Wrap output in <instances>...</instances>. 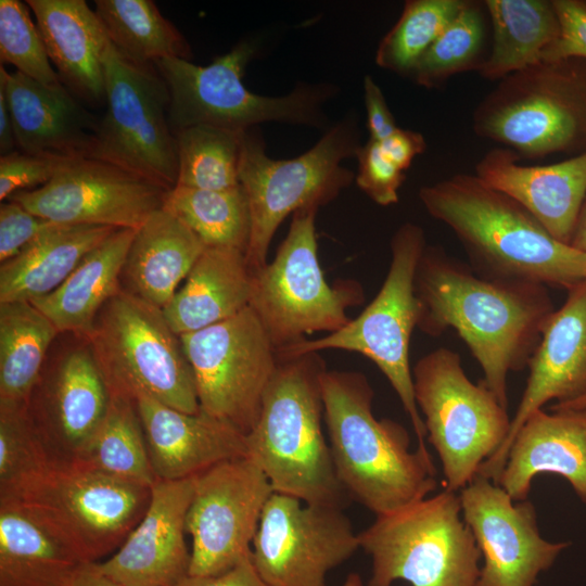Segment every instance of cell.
<instances>
[{
    "label": "cell",
    "instance_id": "4dcf8cb0",
    "mask_svg": "<svg viewBox=\"0 0 586 586\" xmlns=\"http://www.w3.org/2000/svg\"><path fill=\"white\" fill-rule=\"evenodd\" d=\"M137 229H116L50 294L30 302L59 333L88 339L100 310L122 290L120 277Z\"/></svg>",
    "mask_w": 586,
    "mask_h": 586
},
{
    "label": "cell",
    "instance_id": "f6af8a7d",
    "mask_svg": "<svg viewBox=\"0 0 586 586\" xmlns=\"http://www.w3.org/2000/svg\"><path fill=\"white\" fill-rule=\"evenodd\" d=\"M55 222L43 219L17 202L0 204V262L4 263L30 244Z\"/></svg>",
    "mask_w": 586,
    "mask_h": 586
},
{
    "label": "cell",
    "instance_id": "ac0fdd59",
    "mask_svg": "<svg viewBox=\"0 0 586 586\" xmlns=\"http://www.w3.org/2000/svg\"><path fill=\"white\" fill-rule=\"evenodd\" d=\"M167 192L114 164L78 157L44 186L8 200L55 224L138 229L163 207Z\"/></svg>",
    "mask_w": 586,
    "mask_h": 586
},
{
    "label": "cell",
    "instance_id": "7402d4cb",
    "mask_svg": "<svg viewBox=\"0 0 586 586\" xmlns=\"http://www.w3.org/2000/svg\"><path fill=\"white\" fill-rule=\"evenodd\" d=\"M194 476L156 480L149 506L117 552L99 569L123 586H177L189 576L186 517Z\"/></svg>",
    "mask_w": 586,
    "mask_h": 586
},
{
    "label": "cell",
    "instance_id": "484cf974",
    "mask_svg": "<svg viewBox=\"0 0 586 586\" xmlns=\"http://www.w3.org/2000/svg\"><path fill=\"white\" fill-rule=\"evenodd\" d=\"M534 411L514 435L498 481L514 501L526 500L543 472L564 477L586 504V409Z\"/></svg>",
    "mask_w": 586,
    "mask_h": 586
},
{
    "label": "cell",
    "instance_id": "d590c367",
    "mask_svg": "<svg viewBox=\"0 0 586 586\" xmlns=\"http://www.w3.org/2000/svg\"><path fill=\"white\" fill-rule=\"evenodd\" d=\"M110 395L103 421L71 463L151 487L156 477L136 402L123 394Z\"/></svg>",
    "mask_w": 586,
    "mask_h": 586
},
{
    "label": "cell",
    "instance_id": "f907efd6",
    "mask_svg": "<svg viewBox=\"0 0 586 586\" xmlns=\"http://www.w3.org/2000/svg\"><path fill=\"white\" fill-rule=\"evenodd\" d=\"M60 586H123L105 575L97 562H81L61 583Z\"/></svg>",
    "mask_w": 586,
    "mask_h": 586
},
{
    "label": "cell",
    "instance_id": "6da1fadb",
    "mask_svg": "<svg viewBox=\"0 0 586 586\" xmlns=\"http://www.w3.org/2000/svg\"><path fill=\"white\" fill-rule=\"evenodd\" d=\"M415 292L417 328L430 336L454 329L481 366V382L508 408V374L527 368L555 310L547 285L487 279L443 247L426 245Z\"/></svg>",
    "mask_w": 586,
    "mask_h": 586
},
{
    "label": "cell",
    "instance_id": "1f68e13d",
    "mask_svg": "<svg viewBox=\"0 0 586 586\" xmlns=\"http://www.w3.org/2000/svg\"><path fill=\"white\" fill-rule=\"evenodd\" d=\"M116 229L53 225L16 256L1 263L0 303L33 302L50 294Z\"/></svg>",
    "mask_w": 586,
    "mask_h": 586
},
{
    "label": "cell",
    "instance_id": "d4e9b609",
    "mask_svg": "<svg viewBox=\"0 0 586 586\" xmlns=\"http://www.w3.org/2000/svg\"><path fill=\"white\" fill-rule=\"evenodd\" d=\"M507 148L488 151L475 176L526 208L558 241L569 244L586 198V152L550 165H523Z\"/></svg>",
    "mask_w": 586,
    "mask_h": 586
},
{
    "label": "cell",
    "instance_id": "9c48e42d",
    "mask_svg": "<svg viewBox=\"0 0 586 586\" xmlns=\"http://www.w3.org/2000/svg\"><path fill=\"white\" fill-rule=\"evenodd\" d=\"M426 247L424 230L403 224L391 240V264L384 282L371 303L342 329L314 340H303L277 351L279 357H293L323 349L359 353L385 375L408 415L418 441L425 446L426 430L418 409L412 370L409 364L410 339L419 320L415 276Z\"/></svg>",
    "mask_w": 586,
    "mask_h": 586
},
{
    "label": "cell",
    "instance_id": "2e32d148",
    "mask_svg": "<svg viewBox=\"0 0 586 586\" xmlns=\"http://www.w3.org/2000/svg\"><path fill=\"white\" fill-rule=\"evenodd\" d=\"M273 489L247 456L220 461L194 476L186 532L189 575L222 574L252 557L263 510Z\"/></svg>",
    "mask_w": 586,
    "mask_h": 586
},
{
    "label": "cell",
    "instance_id": "ffe728a7",
    "mask_svg": "<svg viewBox=\"0 0 586 586\" xmlns=\"http://www.w3.org/2000/svg\"><path fill=\"white\" fill-rule=\"evenodd\" d=\"M110 400L87 339L44 365L27 411L54 463L77 458L103 421Z\"/></svg>",
    "mask_w": 586,
    "mask_h": 586
},
{
    "label": "cell",
    "instance_id": "83f0119b",
    "mask_svg": "<svg viewBox=\"0 0 586 586\" xmlns=\"http://www.w3.org/2000/svg\"><path fill=\"white\" fill-rule=\"evenodd\" d=\"M86 562L71 537L34 506L0 500V586H60Z\"/></svg>",
    "mask_w": 586,
    "mask_h": 586
},
{
    "label": "cell",
    "instance_id": "f35d334b",
    "mask_svg": "<svg viewBox=\"0 0 586 586\" xmlns=\"http://www.w3.org/2000/svg\"><path fill=\"white\" fill-rule=\"evenodd\" d=\"M463 0H409L380 41L378 66L410 76L416 64L462 9Z\"/></svg>",
    "mask_w": 586,
    "mask_h": 586
},
{
    "label": "cell",
    "instance_id": "7dc6e473",
    "mask_svg": "<svg viewBox=\"0 0 586 586\" xmlns=\"http://www.w3.org/2000/svg\"><path fill=\"white\" fill-rule=\"evenodd\" d=\"M364 97L370 140L381 141L398 127L381 88L370 75H366L364 78Z\"/></svg>",
    "mask_w": 586,
    "mask_h": 586
},
{
    "label": "cell",
    "instance_id": "5b68a950",
    "mask_svg": "<svg viewBox=\"0 0 586 586\" xmlns=\"http://www.w3.org/2000/svg\"><path fill=\"white\" fill-rule=\"evenodd\" d=\"M254 55L255 46L242 40L208 65L183 59L156 61L153 65L168 90L173 132L195 125L244 132L266 122L324 127L322 106L335 87L302 84L281 97L254 93L242 80Z\"/></svg>",
    "mask_w": 586,
    "mask_h": 586
},
{
    "label": "cell",
    "instance_id": "277c9868",
    "mask_svg": "<svg viewBox=\"0 0 586 586\" xmlns=\"http://www.w3.org/2000/svg\"><path fill=\"white\" fill-rule=\"evenodd\" d=\"M324 370L318 353L279 357L258 419L245 435L246 456L266 474L275 493L344 509L351 499L337 480L322 430Z\"/></svg>",
    "mask_w": 586,
    "mask_h": 586
},
{
    "label": "cell",
    "instance_id": "ab89813d",
    "mask_svg": "<svg viewBox=\"0 0 586 586\" xmlns=\"http://www.w3.org/2000/svg\"><path fill=\"white\" fill-rule=\"evenodd\" d=\"M484 22L480 4L466 1L416 64L410 75L413 81L425 88H436L456 74L479 72L485 61Z\"/></svg>",
    "mask_w": 586,
    "mask_h": 586
},
{
    "label": "cell",
    "instance_id": "ba28073f",
    "mask_svg": "<svg viewBox=\"0 0 586 586\" xmlns=\"http://www.w3.org/2000/svg\"><path fill=\"white\" fill-rule=\"evenodd\" d=\"M360 145L354 116L328 127L313 148L291 160L270 158L257 130L244 132L240 183L251 213V237L245 253L251 271L267 264L271 240L290 214L307 207L319 208L352 183L354 173L341 163L356 156Z\"/></svg>",
    "mask_w": 586,
    "mask_h": 586
},
{
    "label": "cell",
    "instance_id": "cb8c5ba5",
    "mask_svg": "<svg viewBox=\"0 0 586 586\" xmlns=\"http://www.w3.org/2000/svg\"><path fill=\"white\" fill-rule=\"evenodd\" d=\"M0 88L12 117L17 150L89 157L99 119L62 84L44 85L0 66Z\"/></svg>",
    "mask_w": 586,
    "mask_h": 586
},
{
    "label": "cell",
    "instance_id": "f546056e",
    "mask_svg": "<svg viewBox=\"0 0 586 586\" xmlns=\"http://www.w3.org/2000/svg\"><path fill=\"white\" fill-rule=\"evenodd\" d=\"M251 291L244 252L206 247L162 310L171 330L181 335L235 316L250 305Z\"/></svg>",
    "mask_w": 586,
    "mask_h": 586
},
{
    "label": "cell",
    "instance_id": "f1b7e54d",
    "mask_svg": "<svg viewBox=\"0 0 586 586\" xmlns=\"http://www.w3.org/2000/svg\"><path fill=\"white\" fill-rule=\"evenodd\" d=\"M205 249L188 226L162 207L136 230L122 289L163 309Z\"/></svg>",
    "mask_w": 586,
    "mask_h": 586
},
{
    "label": "cell",
    "instance_id": "836d02e7",
    "mask_svg": "<svg viewBox=\"0 0 586 586\" xmlns=\"http://www.w3.org/2000/svg\"><path fill=\"white\" fill-rule=\"evenodd\" d=\"M58 334L30 302L0 303V402L27 404Z\"/></svg>",
    "mask_w": 586,
    "mask_h": 586
},
{
    "label": "cell",
    "instance_id": "d6986e66",
    "mask_svg": "<svg viewBox=\"0 0 586 586\" xmlns=\"http://www.w3.org/2000/svg\"><path fill=\"white\" fill-rule=\"evenodd\" d=\"M462 517L484 559L475 586H534L570 544L543 538L530 500L476 474L459 491Z\"/></svg>",
    "mask_w": 586,
    "mask_h": 586
},
{
    "label": "cell",
    "instance_id": "60d3db41",
    "mask_svg": "<svg viewBox=\"0 0 586 586\" xmlns=\"http://www.w3.org/2000/svg\"><path fill=\"white\" fill-rule=\"evenodd\" d=\"M53 463L27 404L0 402V500L16 499Z\"/></svg>",
    "mask_w": 586,
    "mask_h": 586
},
{
    "label": "cell",
    "instance_id": "52a82bcc",
    "mask_svg": "<svg viewBox=\"0 0 586 586\" xmlns=\"http://www.w3.org/2000/svg\"><path fill=\"white\" fill-rule=\"evenodd\" d=\"M461 513L459 494L444 488L375 515L357 534L372 562L367 586H475L482 555Z\"/></svg>",
    "mask_w": 586,
    "mask_h": 586
},
{
    "label": "cell",
    "instance_id": "8992f818",
    "mask_svg": "<svg viewBox=\"0 0 586 586\" xmlns=\"http://www.w3.org/2000/svg\"><path fill=\"white\" fill-rule=\"evenodd\" d=\"M472 126L519 157L586 152V61H542L504 77L475 107Z\"/></svg>",
    "mask_w": 586,
    "mask_h": 586
},
{
    "label": "cell",
    "instance_id": "603a6c76",
    "mask_svg": "<svg viewBox=\"0 0 586 586\" xmlns=\"http://www.w3.org/2000/svg\"><path fill=\"white\" fill-rule=\"evenodd\" d=\"M156 480L193 477L225 460L247 455L245 434L200 410L188 413L150 396L135 397Z\"/></svg>",
    "mask_w": 586,
    "mask_h": 586
},
{
    "label": "cell",
    "instance_id": "c3c4849f",
    "mask_svg": "<svg viewBox=\"0 0 586 586\" xmlns=\"http://www.w3.org/2000/svg\"><path fill=\"white\" fill-rule=\"evenodd\" d=\"M377 142L382 153L403 171H406L415 157L422 154L426 148L422 133L399 127L392 135Z\"/></svg>",
    "mask_w": 586,
    "mask_h": 586
},
{
    "label": "cell",
    "instance_id": "8fae6325",
    "mask_svg": "<svg viewBox=\"0 0 586 586\" xmlns=\"http://www.w3.org/2000/svg\"><path fill=\"white\" fill-rule=\"evenodd\" d=\"M413 392L428 442L436 450L445 488L458 492L477 474L506 441L511 425L507 408L481 381L464 373L460 355L438 347L412 369Z\"/></svg>",
    "mask_w": 586,
    "mask_h": 586
},
{
    "label": "cell",
    "instance_id": "9a60e30c",
    "mask_svg": "<svg viewBox=\"0 0 586 586\" xmlns=\"http://www.w3.org/2000/svg\"><path fill=\"white\" fill-rule=\"evenodd\" d=\"M150 498V486L76 463H53L10 500L34 506L71 537L86 562H95L123 545Z\"/></svg>",
    "mask_w": 586,
    "mask_h": 586
},
{
    "label": "cell",
    "instance_id": "8d00e7d4",
    "mask_svg": "<svg viewBox=\"0 0 586 586\" xmlns=\"http://www.w3.org/2000/svg\"><path fill=\"white\" fill-rule=\"evenodd\" d=\"M163 207L188 226L206 247L235 249L246 253L251 213L244 188L225 190L176 186Z\"/></svg>",
    "mask_w": 586,
    "mask_h": 586
},
{
    "label": "cell",
    "instance_id": "3957f363",
    "mask_svg": "<svg viewBox=\"0 0 586 586\" xmlns=\"http://www.w3.org/2000/svg\"><path fill=\"white\" fill-rule=\"evenodd\" d=\"M320 384L334 470L351 500L380 515L435 491L430 453L412 451L400 423L375 418L374 393L365 374L326 369Z\"/></svg>",
    "mask_w": 586,
    "mask_h": 586
},
{
    "label": "cell",
    "instance_id": "74e56055",
    "mask_svg": "<svg viewBox=\"0 0 586 586\" xmlns=\"http://www.w3.org/2000/svg\"><path fill=\"white\" fill-rule=\"evenodd\" d=\"M244 132L208 125L190 126L174 132L178 166L176 186L206 190L239 186Z\"/></svg>",
    "mask_w": 586,
    "mask_h": 586
},
{
    "label": "cell",
    "instance_id": "f5cc1de1",
    "mask_svg": "<svg viewBox=\"0 0 586 586\" xmlns=\"http://www.w3.org/2000/svg\"><path fill=\"white\" fill-rule=\"evenodd\" d=\"M570 245L577 251L586 253V198L578 213Z\"/></svg>",
    "mask_w": 586,
    "mask_h": 586
},
{
    "label": "cell",
    "instance_id": "11a10c76",
    "mask_svg": "<svg viewBox=\"0 0 586 586\" xmlns=\"http://www.w3.org/2000/svg\"><path fill=\"white\" fill-rule=\"evenodd\" d=\"M342 586H362V579L357 573H349Z\"/></svg>",
    "mask_w": 586,
    "mask_h": 586
},
{
    "label": "cell",
    "instance_id": "d6a6232c",
    "mask_svg": "<svg viewBox=\"0 0 586 586\" xmlns=\"http://www.w3.org/2000/svg\"><path fill=\"white\" fill-rule=\"evenodd\" d=\"M484 3L493 41L479 74L489 80H500L542 62L560 31L552 1L486 0Z\"/></svg>",
    "mask_w": 586,
    "mask_h": 586
},
{
    "label": "cell",
    "instance_id": "bcb514c9",
    "mask_svg": "<svg viewBox=\"0 0 586 586\" xmlns=\"http://www.w3.org/2000/svg\"><path fill=\"white\" fill-rule=\"evenodd\" d=\"M560 25L559 36L545 51L543 61H586V1L552 0Z\"/></svg>",
    "mask_w": 586,
    "mask_h": 586
},
{
    "label": "cell",
    "instance_id": "ee69618b",
    "mask_svg": "<svg viewBox=\"0 0 586 586\" xmlns=\"http://www.w3.org/2000/svg\"><path fill=\"white\" fill-rule=\"evenodd\" d=\"M356 183L374 203L388 206L398 202V191L406 179L405 171L392 163L377 141L360 145L356 153Z\"/></svg>",
    "mask_w": 586,
    "mask_h": 586
},
{
    "label": "cell",
    "instance_id": "30bf717a",
    "mask_svg": "<svg viewBox=\"0 0 586 586\" xmlns=\"http://www.w3.org/2000/svg\"><path fill=\"white\" fill-rule=\"evenodd\" d=\"M111 393L143 394L177 410H201L180 336L163 310L123 289L100 310L89 337Z\"/></svg>",
    "mask_w": 586,
    "mask_h": 586
},
{
    "label": "cell",
    "instance_id": "681fc988",
    "mask_svg": "<svg viewBox=\"0 0 586 586\" xmlns=\"http://www.w3.org/2000/svg\"><path fill=\"white\" fill-rule=\"evenodd\" d=\"M177 586H268L258 575L252 557L218 575H189Z\"/></svg>",
    "mask_w": 586,
    "mask_h": 586
},
{
    "label": "cell",
    "instance_id": "e575fe53",
    "mask_svg": "<svg viewBox=\"0 0 586 586\" xmlns=\"http://www.w3.org/2000/svg\"><path fill=\"white\" fill-rule=\"evenodd\" d=\"M94 12L111 43L126 59L154 64L163 59L191 61L186 37L152 0H95Z\"/></svg>",
    "mask_w": 586,
    "mask_h": 586
},
{
    "label": "cell",
    "instance_id": "db71d44e",
    "mask_svg": "<svg viewBox=\"0 0 586 586\" xmlns=\"http://www.w3.org/2000/svg\"><path fill=\"white\" fill-rule=\"evenodd\" d=\"M550 410H557V409H586V396L579 398V399H576L572 403H569V404H565V405H561V406H556V405H552L550 406L549 408Z\"/></svg>",
    "mask_w": 586,
    "mask_h": 586
},
{
    "label": "cell",
    "instance_id": "7c38bea8",
    "mask_svg": "<svg viewBox=\"0 0 586 586\" xmlns=\"http://www.w3.org/2000/svg\"><path fill=\"white\" fill-rule=\"evenodd\" d=\"M317 212L318 207L295 212L275 258L252 271L249 306L277 351L308 334L342 329L352 319L347 309L364 301L358 282L330 285L324 279L318 257Z\"/></svg>",
    "mask_w": 586,
    "mask_h": 586
},
{
    "label": "cell",
    "instance_id": "816d5d0a",
    "mask_svg": "<svg viewBox=\"0 0 586 586\" xmlns=\"http://www.w3.org/2000/svg\"><path fill=\"white\" fill-rule=\"evenodd\" d=\"M17 150L13 123L4 91L0 88V154Z\"/></svg>",
    "mask_w": 586,
    "mask_h": 586
},
{
    "label": "cell",
    "instance_id": "4316f807",
    "mask_svg": "<svg viewBox=\"0 0 586 586\" xmlns=\"http://www.w3.org/2000/svg\"><path fill=\"white\" fill-rule=\"evenodd\" d=\"M61 82L89 105L105 104L106 30L85 0H27Z\"/></svg>",
    "mask_w": 586,
    "mask_h": 586
},
{
    "label": "cell",
    "instance_id": "44dd1931",
    "mask_svg": "<svg viewBox=\"0 0 586 586\" xmlns=\"http://www.w3.org/2000/svg\"><path fill=\"white\" fill-rule=\"evenodd\" d=\"M566 291L565 302L550 315L528 361L526 385L511 418L509 434L479 469L477 474L495 484L514 435L534 411L551 400L561 406L586 396V279Z\"/></svg>",
    "mask_w": 586,
    "mask_h": 586
},
{
    "label": "cell",
    "instance_id": "5bb4252c",
    "mask_svg": "<svg viewBox=\"0 0 586 586\" xmlns=\"http://www.w3.org/2000/svg\"><path fill=\"white\" fill-rule=\"evenodd\" d=\"M179 336L201 410L246 435L279 362L256 314L247 306L227 320Z\"/></svg>",
    "mask_w": 586,
    "mask_h": 586
},
{
    "label": "cell",
    "instance_id": "4fadbf2b",
    "mask_svg": "<svg viewBox=\"0 0 586 586\" xmlns=\"http://www.w3.org/2000/svg\"><path fill=\"white\" fill-rule=\"evenodd\" d=\"M105 105L89 157L170 190L177 183L167 87L153 64L135 63L112 43L104 54Z\"/></svg>",
    "mask_w": 586,
    "mask_h": 586
},
{
    "label": "cell",
    "instance_id": "7a4b0ae2",
    "mask_svg": "<svg viewBox=\"0 0 586 586\" xmlns=\"http://www.w3.org/2000/svg\"><path fill=\"white\" fill-rule=\"evenodd\" d=\"M419 199L455 233L481 277L565 290L586 279V253L556 240L520 203L475 175L424 186Z\"/></svg>",
    "mask_w": 586,
    "mask_h": 586
},
{
    "label": "cell",
    "instance_id": "e0dca14e",
    "mask_svg": "<svg viewBox=\"0 0 586 586\" xmlns=\"http://www.w3.org/2000/svg\"><path fill=\"white\" fill-rule=\"evenodd\" d=\"M358 548L343 509L273 492L252 544V560L268 586H324L327 573Z\"/></svg>",
    "mask_w": 586,
    "mask_h": 586
},
{
    "label": "cell",
    "instance_id": "b9f144b4",
    "mask_svg": "<svg viewBox=\"0 0 586 586\" xmlns=\"http://www.w3.org/2000/svg\"><path fill=\"white\" fill-rule=\"evenodd\" d=\"M0 61L41 84L61 82L26 2L0 0Z\"/></svg>",
    "mask_w": 586,
    "mask_h": 586
},
{
    "label": "cell",
    "instance_id": "7bdbcfd3",
    "mask_svg": "<svg viewBox=\"0 0 586 586\" xmlns=\"http://www.w3.org/2000/svg\"><path fill=\"white\" fill-rule=\"evenodd\" d=\"M78 158V157H77ZM74 157L31 154L15 150L0 156V201L38 189L52 180Z\"/></svg>",
    "mask_w": 586,
    "mask_h": 586
}]
</instances>
